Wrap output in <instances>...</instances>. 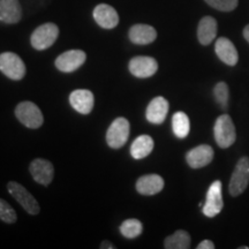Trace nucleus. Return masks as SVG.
<instances>
[{
  "mask_svg": "<svg viewBox=\"0 0 249 249\" xmlns=\"http://www.w3.org/2000/svg\"><path fill=\"white\" fill-rule=\"evenodd\" d=\"M59 36V28L57 24L48 22L42 24L31 34V46L37 51H44L54 44Z\"/></svg>",
  "mask_w": 249,
  "mask_h": 249,
  "instance_id": "obj_1",
  "label": "nucleus"
},
{
  "mask_svg": "<svg viewBox=\"0 0 249 249\" xmlns=\"http://www.w3.org/2000/svg\"><path fill=\"white\" fill-rule=\"evenodd\" d=\"M213 135L217 144L223 149L231 147L235 142V127L229 114H223L217 118L213 127Z\"/></svg>",
  "mask_w": 249,
  "mask_h": 249,
  "instance_id": "obj_2",
  "label": "nucleus"
},
{
  "mask_svg": "<svg viewBox=\"0 0 249 249\" xmlns=\"http://www.w3.org/2000/svg\"><path fill=\"white\" fill-rule=\"evenodd\" d=\"M15 117L21 124L31 129L39 128L44 123L42 111L33 102H21L18 104L15 107Z\"/></svg>",
  "mask_w": 249,
  "mask_h": 249,
  "instance_id": "obj_3",
  "label": "nucleus"
},
{
  "mask_svg": "<svg viewBox=\"0 0 249 249\" xmlns=\"http://www.w3.org/2000/svg\"><path fill=\"white\" fill-rule=\"evenodd\" d=\"M0 71L8 79L20 81L26 76L27 70L22 59L13 52H4L0 54Z\"/></svg>",
  "mask_w": 249,
  "mask_h": 249,
  "instance_id": "obj_4",
  "label": "nucleus"
},
{
  "mask_svg": "<svg viewBox=\"0 0 249 249\" xmlns=\"http://www.w3.org/2000/svg\"><path fill=\"white\" fill-rule=\"evenodd\" d=\"M249 183V158L242 157L236 163L229 183V191L232 196H239L246 191Z\"/></svg>",
  "mask_w": 249,
  "mask_h": 249,
  "instance_id": "obj_5",
  "label": "nucleus"
},
{
  "mask_svg": "<svg viewBox=\"0 0 249 249\" xmlns=\"http://www.w3.org/2000/svg\"><path fill=\"white\" fill-rule=\"evenodd\" d=\"M129 121L126 118H117L108 127L107 132V145L112 149H119L124 147L129 138Z\"/></svg>",
  "mask_w": 249,
  "mask_h": 249,
  "instance_id": "obj_6",
  "label": "nucleus"
},
{
  "mask_svg": "<svg viewBox=\"0 0 249 249\" xmlns=\"http://www.w3.org/2000/svg\"><path fill=\"white\" fill-rule=\"evenodd\" d=\"M7 191L28 213L33 214V216L39 213L40 208L38 202L22 185L15 181H9L7 185Z\"/></svg>",
  "mask_w": 249,
  "mask_h": 249,
  "instance_id": "obj_7",
  "label": "nucleus"
},
{
  "mask_svg": "<svg viewBox=\"0 0 249 249\" xmlns=\"http://www.w3.org/2000/svg\"><path fill=\"white\" fill-rule=\"evenodd\" d=\"M224 207L223 202V194H222V182L219 180H216L211 183L207 193V198L205 203L203 204V214L205 217L213 218L217 214L222 213Z\"/></svg>",
  "mask_w": 249,
  "mask_h": 249,
  "instance_id": "obj_8",
  "label": "nucleus"
},
{
  "mask_svg": "<svg viewBox=\"0 0 249 249\" xmlns=\"http://www.w3.org/2000/svg\"><path fill=\"white\" fill-rule=\"evenodd\" d=\"M87 60V54L82 50H70L64 52L55 59L54 65L58 71L64 73H71L82 66Z\"/></svg>",
  "mask_w": 249,
  "mask_h": 249,
  "instance_id": "obj_9",
  "label": "nucleus"
},
{
  "mask_svg": "<svg viewBox=\"0 0 249 249\" xmlns=\"http://www.w3.org/2000/svg\"><path fill=\"white\" fill-rule=\"evenodd\" d=\"M129 71L132 75L139 79H148L154 76L158 71V62L155 58L139 55L130 59L128 64Z\"/></svg>",
  "mask_w": 249,
  "mask_h": 249,
  "instance_id": "obj_10",
  "label": "nucleus"
},
{
  "mask_svg": "<svg viewBox=\"0 0 249 249\" xmlns=\"http://www.w3.org/2000/svg\"><path fill=\"white\" fill-rule=\"evenodd\" d=\"M29 172L33 179L39 185L49 186L52 182L54 177V167L51 161L37 158L30 163Z\"/></svg>",
  "mask_w": 249,
  "mask_h": 249,
  "instance_id": "obj_11",
  "label": "nucleus"
},
{
  "mask_svg": "<svg viewBox=\"0 0 249 249\" xmlns=\"http://www.w3.org/2000/svg\"><path fill=\"white\" fill-rule=\"evenodd\" d=\"M213 160V149L208 144L198 145L186 155V161L192 169H202Z\"/></svg>",
  "mask_w": 249,
  "mask_h": 249,
  "instance_id": "obj_12",
  "label": "nucleus"
},
{
  "mask_svg": "<svg viewBox=\"0 0 249 249\" xmlns=\"http://www.w3.org/2000/svg\"><path fill=\"white\" fill-rule=\"evenodd\" d=\"M92 15L96 23L104 29H113L119 24L118 12L107 4H99L96 6Z\"/></svg>",
  "mask_w": 249,
  "mask_h": 249,
  "instance_id": "obj_13",
  "label": "nucleus"
},
{
  "mask_svg": "<svg viewBox=\"0 0 249 249\" xmlns=\"http://www.w3.org/2000/svg\"><path fill=\"white\" fill-rule=\"evenodd\" d=\"M169 102L161 96L155 97L149 103L147 111H145V118L150 124H160L166 119L169 113Z\"/></svg>",
  "mask_w": 249,
  "mask_h": 249,
  "instance_id": "obj_14",
  "label": "nucleus"
},
{
  "mask_svg": "<svg viewBox=\"0 0 249 249\" xmlns=\"http://www.w3.org/2000/svg\"><path fill=\"white\" fill-rule=\"evenodd\" d=\"M70 103L75 111L81 114H89L92 111L95 98L93 93L87 89L74 90L70 95Z\"/></svg>",
  "mask_w": 249,
  "mask_h": 249,
  "instance_id": "obj_15",
  "label": "nucleus"
},
{
  "mask_svg": "<svg viewBox=\"0 0 249 249\" xmlns=\"http://www.w3.org/2000/svg\"><path fill=\"white\" fill-rule=\"evenodd\" d=\"M214 51L218 58L229 66H235L239 60V54L233 43L226 37H220L214 44Z\"/></svg>",
  "mask_w": 249,
  "mask_h": 249,
  "instance_id": "obj_16",
  "label": "nucleus"
},
{
  "mask_svg": "<svg viewBox=\"0 0 249 249\" xmlns=\"http://www.w3.org/2000/svg\"><path fill=\"white\" fill-rule=\"evenodd\" d=\"M164 179L158 174L143 176L136 182V191L141 195L151 196L160 193L164 188Z\"/></svg>",
  "mask_w": 249,
  "mask_h": 249,
  "instance_id": "obj_17",
  "label": "nucleus"
},
{
  "mask_svg": "<svg viewBox=\"0 0 249 249\" xmlns=\"http://www.w3.org/2000/svg\"><path fill=\"white\" fill-rule=\"evenodd\" d=\"M130 42L138 45H147L155 42L157 38V31L149 24H135L128 31Z\"/></svg>",
  "mask_w": 249,
  "mask_h": 249,
  "instance_id": "obj_18",
  "label": "nucleus"
},
{
  "mask_svg": "<svg viewBox=\"0 0 249 249\" xmlns=\"http://www.w3.org/2000/svg\"><path fill=\"white\" fill-rule=\"evenodd\" d=\"M22 7L18 0H0V21L6 24L20 22Z\"/></svg>",
  "mask_w": 249,
  "mask_h": 249,
  "instance_id": "obj_19",
  "label": "nucleus"
},
{
  "mask_svg": "<svg viewBox=\"0 0 249 249\" xmlns=\"http://www.w3.org/2000/svg\"><path fill=\"white\" fill-rule=\"evenodd\" d=\"M217 35V21L213 17L201 18L197 27V38L202 45H209Z\"/></svg>",
  "mask_w": 249,
  "mask_h": 249,
  "instance_id": "obj_20",
  "label": "nucleus"
},
{
  "mask_svg": "<svg viewBox=\"0 0 249 249\" xmlns=\"http://www.w3.org/2000/svg\"><path fill=\"white\" fill-rule=\"evenodd\" d=\"M155 143L151 136L140 135L130 145V155L134 160H143L154 150Z\"/></svg>",
  "mask_w": 249,
  "mask_h": 249,
  "instance_id": "obj_21",
  "label": "nucleus"
},
{
  "mask_svg": "<svg viewBox=\"0 0 249 249\" xmlns=\"http://www.w3.org/2000/svg\"><path fill=\"white\" fill-rule=\"evenodd\" d=\"M191 235L188 232L179 230L165 239L164 247L166 249H188L191 248Z\"/></svg>",
  "mask_w": 249,
  "mask_h": 249,
  "instance_id": "obj_22",
  "label": "nucleus"
},
{
  "mask_svg": "<svg viewBox=\"0 0 249 249\" xmlns=\"http://www.w3.org/2000/svg\"><path fill=\"white\" fill-rule=\"evenodd\" d=\"M172 129L174 135L179 139H185L188 136L191 130L189 118L185 112H177L172 117Z\"/></svg>",
  "mask_w": 249,
  "mask_h": 249,
  "instance_id": "obj_23",
  "label": "nucleus"
},
{
  "mask_svg": "<svg viewBox=\"0 0 249 249\" xmlns=\"http://www.w3.org/2000/svg\"><path fill=\"white\" fill-rule=\"evenodd\" d=\"M120 233L121 235L127 239H135L142 234L143 232V225L139 219L135 218H130V219H126L120 225Z\"/></svg>",
  "mask_w": 249,
  "mask_h": 249,
  "instance_id": "obj_24",
  "label": "nucleus"
},
{
  "mask_svg": "<svg viewBox=\"0 0 249 249\" xmlns=\"http://www.w3.org/2000/svg\"><path fill=\"white\" fill-rule=\"evenodd\" d=\"M213 96L216 99L217 104L222 110L226 111L229 107V99H230V91L229 87L225 82H219L214 86L213 88Z\"/></svg>",
  "mask_w": 249,
  "mask_h": 249,
  "instance_id": "obj_25",
  "label": "nucleus"
},
{
  "mask_svg": "<svg viewBox=\"0 0 249 249\" xmlns=\"http://www.w3.org/2000/svg\"><path fill=\"white\" fill-rule=\"evenodd\" d=\"M0 219L7 224H14L18 220L15 210L2 198H0Z\"/></svg>",
  "mask_w": 249,
  "mask_h": 249,
  "instance_id": "obj_26",
  "label": "nucleus"
},
{
  "mask_svg": "<svg viewBox=\"0 0 249 249\" xmlns=\"http://www.w3.org/2000/svg\"><path fill=\"white\" fill-rule=\"evenodd\" d=\"M208 5L220 12H231L238 6V0H204Z\"/></svg>",
  "mask_w": 249,
  "mask_h": 249,
  "instance_id": "obj_27",
  "label": "nucleus"
},
{
  "mask_svg": "<svg viewBox=\"0 0 249 249\" xmlns=\"http://www.w3.org/2000/svg\"><path fill=\"white\" fill-rule=\"evenodd\" d=\"M213 248H214L213 242L210 240H203L197 246V249H213Z\"/></svg>",
  "mask_w": 249,
  "mask_h": 249,
  "instance_id": "obj_28",
  "label": "nucleus"
},
{
  "mask_svg": "<svg viewBox=\"0 0 249 249\" xmlns=\"http://www.w3.org/2000/svg\"><path fill=\"white\" fill-rule=\"evenodd\" d=\"M99 248L101 249H116V246H114L110 241H103L101 246H99Z\"/></svg>",
  "mask_w": 249,
  "mask_h": 249,
  "instance_id": "obj_29",
  "label": "nucleus"
},
{
  "mask_svg": "<svg viewBox=\"0 0 249 249\" xmlns=\"http://www.w3.org/2000/svg\"><path fill=\"white\" fill-rule=\"evenodd\" d=\"M244 37H245V39L249 43V24H248V26L245 27V29H244Z\"/></svg>",
  "mask_w": 249,
  "mask_h": 249,
  "instance_id": "obj_30",
  "label": "nucleus"
}]
</instances>
